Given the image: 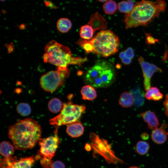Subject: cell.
<instances>
[{
	"mask_svg": "<svg viewBox=\"0 0 168 168\" xmlns=\"http://www.w3.org/2000/svg\"><path fill=\"white\" fill-rule=\"evenodd\" d=\"M135 95L134 96V102L137 106H142L144 103V99L142 93L138 89L135 91Z\"/></svg>",
	"mask_w": 168,
	"mask_h": 168,
	"instance_id": "cell-28",
	"label": "cell"
},
{
	"mask_svg": "<svg viewBox=\"0 0 168 168\" xmlns=\"http://www.w3.org/2000/svg\"><path fill=\"white\" fill-rule=\"evenodd\" d=\"M103 9L106 14L112 15L118 9V5L115 1L109 0L103 4Z\"/></svg>",
	"mask_w": 168,
	"mask_h": 168,
	"instance_id": "cell-24",
	"label": "cell"
},
{
	"mask_svg": "<svg viewBox=\"0 0 168 168\" xmlns=\"http://www.w3.org/2000/svg\"><path fill=\"white\" fill-rule=\"evenodd\" d=\"M15 147L9 142L4 141L0 144V153L4 158L11 157L14 152Z\"/></svg>",
	"mask_w": 168,
	"mask_h": 168,
	"instance_id": "cell-17",
	"label": "cell"
},
{
	"mask_svg": "<svg viewBox=\"0 0 168 168\" xmlns=\"http://www.w3.org/2000/svg\"><path fill=\"white\" fill-rule=\"evenodd\" d=\"M6 0H0V1H1V2H4L5 1H6Z\"/></svg>",
	"mask_w": 168,
	"mask_h": 168,
	"instance_id": "cell-36",
	"label": "cell"
},
{
	"mask_svg": "<svg viewBox=\"0 0 168 168\" xmlns=\"http://www.w3.org/2000/svg\"><path fill=\"white\" fill-rule=\"evenodd\" d=\"M129 168H139L138 167L136 166H131Z\"/></svg>",
	"mask_w": 168,
	"mask_h": 168,
	"instance_id": "cell-35",
	"label": "cell"
},
{
	"mask_svg": "<svg viewBox=\"0 0 168 168\" xmlns=\"http://www.w3.org/2000/svg\"><path fill=\"white\" fill-rule=\"evenodd\" d=\"M88 24L91 26L95 32L100 29L106 28L107 22L104 17L98 12L92 14Z\"/></svg>",
	"mask_w": 168,
	"mask_h": 168,
	"instance_id": "cell-11",
	"label": "cell"
},
{
	"mask_svg": "<svg viewBox=\"0 0 168 168\" xmlns=\"http://www.w3.org/2000/svg\"><path fill=\"white\" fill-rule=\"evenodd\" d=\"M149 146L147 142L145 141H138L136 146V151L139 154L141 155L145 154L148 152Z\"/></svg>",
	"mask_w": 168,
	"mask_h": 168,
	"instance_id": "cell-26",
	"label": "cell"
},
{
	"mask_svg": "<svg viewBox=\"0 0 168 168\" xmlns=\"http://www.w3.org/2000/svg\"><path fill=\"white\" fill-rule=\"evenodd\" d=\"M43 60L45 63L53 64L57 68H68L69 65H81L87 61L85 58L72 56L70 49L68 47L52 40L46 45Z\"/></svg>",
	"mask_w": 168,
	"mask_h": 168,
	"instance_id": "cell-3",
	"label": "cell"
},
{
	"mask_svg": "<svg viewBox=\"0 0 168 168\" xmlns=\"http://www.w3.org/2000/svg\"><path fill=\"white\" fill-rule=\"evenodd\" d=\"M165 112L166 115L168 117V94L166 96L165 99L163 102Z\"/></svg>",
	"mask_w": 168,
	"mask_h": 168,
	"instance_id": "cell-30",
	"label": "cell"
},
{
	"mask_svg": "<svg viewBox=\"0 0 168 168\" xmlns=\"http://www.w3.org/2000/svg\"><path fill=\"white\" fill-rule=\"evenodd\" d=\"M72 26L71 21L67 18H61L57 22V29L59 31L62 33L68 32L71 29Z\"/></svg>",
	"mask_w": 168,
	"mask_h": 168,
	"instance_id": "cell-20",
	"label": "cell"
},
{
	"mask_svg": "<svg viewBox=\"0 0 168 168\" xmlns=\"http://www.w3.org/2000/svg\"><path fill=\"white\" fill-rule=\"evenodd\" d=\"M94 30L92 27L88 24L82 26L80 31V37L83 39L89 40L91 39Z\"/></svg>",
	"mask_w": 168,
	"mask_h": 168,
	"instance_id": "cell-22",
	"label": "cell"
},
{
	"mask_svg": "<svg viewBox=\"0 0 168 168\" xmlns=\"http://www.w3.org/2000/svg\"><path fill=\"white\" fill-rule=\"evenodd\" d=\"M166 7L164 0H156L154 2L143 0L136 2L131 12L125 15V28L147 25L164 12Z\"/></svg>",
	"mask_w": 168,
	"mask_h": 168,
	"instance_id": "cell-2",
	"label": "cell"
},
{
	"mask_svg": "<svg viewBox=\"0 0 168 168\" xmlns=\"http://www.w3.org/2000/svg\"><path fill=\"white\" fill-rule=\"evenodd\" d=\"M63 107L61 101L56 98L51 99L48 104L49 110L53 113H56L59 112L62 110Z\"/></svg>",
	"mask_w": 168,
	"mask_h": 168,
	"instance_id": "cell-23",
	"label": "cell"
},
{
	"mask_svg": "<svg viewBox=\"0 0 168 168\" xmlns=\"http://www.w3.org/2000/svg\"><path fill=\"white\" fill-rule=\"evenodd\" d=\"M69 74L70 70L68 68H57L56 70L51 71L42 75L40 79V85L45 91L53 92L63 84Z\"/></svg>",
	"mask_w": 168,
	"mask_h": 168,
	"instance_id": "cell-8",
	"label": "cell"
},
{
	"mask_svg": "<svg viewBox=\"0 0 168 168\" xmlns=\"http://www.w3.org/2000/svg\"><path fill=\"white\" fill-rule=\"evenodd\" d=\"M168 135V132L161 127L153 130L151 134V137L154 142L158 144H161L166 141Z\"/></svg>",
	"mask_w": 168,
	"mask_h": 168,
	"instance_id": "cell-14",
	"label": "cell"
},
{
	"mask_svg": "<svg viewBox=\"0 0 168 168\" xmlns=\"http://www.w3.org/2000/svg\"><path fill=\"white\" fill-rule=\"evenodd\" d=\"M134 56V50L131 47L128 48L124 50L121 52L119 54L120 59L122 63L125 65L130 64Z\"/></svg>",
	"mask_w": 168,
	"mask_h": 168,
	"instance_id": "cell-19",
	"label": "cell"
},
{
	"mask_svg": "<svg viewBox=\"0 0 168 168\" xmlns=\"http://www.w3.org/2000/svg\"><path fill=\"white\" fill-rule=\"evenodd\" d=\"M84 132V127L80 122L69 124L66 128L68 134L72 138H77L82 135Z\"/></svg>",
	"mask_w": 168,
	"mask_h": 168,
	"instance_id": "cell-13",
	"label": "cell"
},
{
	"mask_svg": "<svg viewBox=\"0 0 168 168\" xmlns=\"http://www.w3.org/2000/svg\"><path fill=\"white\" fill-rule=\"evenodd\" d=\"M144 121L147 124L148 128L154 129L159 125L158 119L155 113L150 110H147L140 114Z\"/></svg>",
	"mask_w": 168,
	"mask_h": 168,
	"instance_id": "cell-12",
	"label": "cell"
},
{
	"mask_svg": "<svg viewBox=\"0 0 168 168\" xmlns=\"http://www.w3.org/2000/svg\"><path fill=\"white\" fill-rule=\"evenodd\" d=\"M141 137L142 139H146L148 138V135L147 133H143L142 134Z\"/></svg>",
	"mask_w": 168,
	"mask_h": 168,
	"instance_id": "cell-33",
	"label": "cell"
},
{
	"mask_svg": "<svg viewBox=\"0 0 168 168\" xmlns=\"http://www.w3.org/2000/svg\"><path fill=\"white\" fill-rule=\"evenodd\" d=\"M134 5V4L132 0H124L118 3V7L120 12L126 14L131 12Z\"/></svg>",
	"mask_w": 168,
	"mask_h": 168,
	"instance_id": "cell-21",
	"label": "cell"
},
{
	"mask_svg": "<svg viewBox=\"0 0 168 168\" xmlns=\"http://www.w3.org/2000/svg\"><path fill=\"white\" fill-rule=\"evenodd\" d=\"M40 125L31 118L17 121L8 128V136L15 149L23 150L32 148L40 138Z\"/></svg>",
	"mask_w": 168,
	"mask_h": 168,
	"instance_id": "cell-1",
	"label": "cell"
},
{
	"mask_svg": "<svg viewBox=\"0 0 168 168\" xmlns=\"http://www.w3.org/2000/svg\"><path fill=\"white\" fill-rule=\"evenodd\" d=\"M147 42L149 44H153L157 40L154 39L153 37L151 36L147 35Z\"/></svg>",
	"mask_w": 168,
	"mask_h": 168,
	"instance_id": "cell-31",
	"label": "cell"
},
{
	"mask_svg": "<svg viewBox=\"0 0 168 168\" xmlns=\"http://www.w3.org/2000/svg\"><path fill=\"white\" fill-rule=\"evenodd\" d=\"M89 41L92 46L93 52L103 57H108L118 50L119 38L110 30L99 32Z\"/></svg>",
	"mask_w": 168,
	"mask_h": 168,
	"instance_id": "cell-5",
	"label": "cell"
},
{
	"mask_svg": "<svg viewBox=\"0 0 168 168\" xmlns=\"http://www.w3.org/2000/svg\"><path fill=\"white\" fill-rule=\"evenodd\" d=\"M119 105L123 107L132 106L134 103L133 94L129 92L125 91L121 95L119 100Z\"/></svg>",
	"mask_w": 168,
	"mask_h": 168,
	"instance_id": "cell-16",
	"label": "cell"
},
{
	"mask_svg": "<svg viewBox=\"0 0 168 168\" xmlns=\"http://www.w3.org/2000/svg\"><path fill=\"white\" fill-rule=\"evenodd\" d=\"M56 129L54 136L44 139L40 138L39 140L40 146L36 159H40V163L43 168H50L52 162V159L55 155L56 151L60 143Z\"/></svg>",
	"mask_w": 168,
	"mask_h": 168,
	"instance_id": "cell-7",
	"label": "cell"
},
{
	"mask_svg": "<svg viewBox=\"0 0 168 168\" xmlns=\"http://www.w3.org/2000/svg\"><path fill=\"white\" fill-rule=\"evenodd\" d=\"M82 98L84 100H91L97 96V92L93 86L89 85L83 86L81 90Z\"/></svg>",
	"mask_w": 168,
	"mask_h": 168,
	"instance_id": "cell-15",
	"label": "cell"
},
{
	"mask_svg": "<svg viewBox=\"0 0 168 168\" xmlns=\"http://www.w3.org/2000/svg\"><path fill=\"white\" fill-rule=\"evenodd\" d=\"M77 44L81 46L86 53H90L93 52V48L89 40L80 39L77 41Z\"/></svg>",
	"mask_w": 168,
	"mask_h": 168,
	"instance_id": "cell-27",
	"label": "cell"
},
{
	"mask_svg": "<svg viewBox=\"0 0 168 168\" xmlns=\"http://www.w3.org/2000/svg\"><path fill=\"white\" fill-rule=\"evenodd\" d=\"M63 106L60 113L50 120V124L55 127L77 122L86 109L85 105L73 104L71 101L64 103Z\"/></svg>",
	"mask_w": 168,
	"mask_h": 168,
	"instance_id": "cell-6",
	"label": "cell"
},
{
	"mask_svg": "<svg viewBox=\"0 0 168 168\" xmlns=\"http://www.w3.org/2000/svg\"><path fill=\"white\" fill-rule=\"evenodd\" d=\"M163 95L159 89L155 87H151L146 91L145 95V97L148 100L158 101L163 97Z\"/></svg>",
	"mask_w": 168,
	"mask_h": 168,
	"instance_id": "cell-18",
	"label": "cell"
},
{
	"mask_svg": "<svg viewBox=\"0 0 168 168\" xmlns=\"http://www.w3.org/2000/svg\"><path fill=\"white\" fill-rule=\"evenodd\" d=\"M115 79L114 67L109 62L97 60L87 71L85 80L88 84L96 88H105L110 86Z\"/></svg>",
	"mask_w": 168,
	"mask_h": 168,
	"instance_id": "cell-4",
	"label": "cell"
},
{
	"mask_svg": "<svg viewBox=\"0 0 168 168\" xmlns=\"http://www.w3.org/2000/svg\"><path fill=\"white\" fill-rule=\"evenodd\" d=\"M35 159L30 156L16 160L15 157L11 156L1 159V166L2 168H31L35 163Z\"/></svg>",
	"mask_w": 168,
	"mask_h": 168,
	"instance_id": "cell-10",
	"label": "cell"
},
{
	"mask_svg": "<svg viewBox=\"0 0 168 168\" xmlns=\"http://www.w3.org/2000/svg\"><path fill=\"white\" fill-rule=\"evenodd\" d=\"M138 61L143 73L144 87L147 91L151 87V79L153 74L156 72H161L162 70L155 65L146 62L141 56L138 58Z\"/></svg>",
	"mask_w": 168,
	"mask_h": 168,
	"instance_id": "cell-9",
	"label": "cell"
},
{
	"mask_svg": "<svg viewBox=\"0 0 168 168\" xmlns=\"http://www.w3.org/2000/svg\"><path fill=\"white\" fill-rule=\"evenodd\" d=\"M45 4L48 7L52 8H55V7H56L51 2L46 0H45Z\"/></svg>",
	"mask_w": 168,
	"mask_h": 168,
	"instance_id": "cell-32",
	"label": "cell"
},
{
	"mask_svg": "<svg viewBox=\"0 0 168 168\" xmlns=\"http://www.w3.org/2000/svg\"><path fill=\"white\" fill-rule=\"evenodd\" d=\"M98 1L101 2H106L109 0H97Z\"/></svg>",
	"mask_w": 168,
	"mask_h": 168,
	"instance_id": "cell-34",
	"label": "cell"
},
{
	"mask_svg": "<svg viewBox=\"0 0 168 168\" xmlns=\"http://www.w3.org/2000/svg\"><path fill=\"white\" fill-rule=\"evenodd\" d=\"M17 112L22 116H27L30 113L31 110L30 106L27 103H21L16 106Z\"/></svg>",
	"mask_w": 168,
	"mask_h": 168,
	"instance_id": "cell-25",
	"label": "cell"
},
{
	"mask_svg": "<svg viewBox=\"0 0 168 168\" xmlns=\"http://www.w3.org/2000/svg\"><path fill=\"white\" fill-rule=\"evenodd\" d=\"M50 168H65V166L62 161H56L52 162Z\"/></svg>",
	"mask_w": 168,
	"mask_h": 168,
	"instance_id": "cell-29",
	"label": "cell"
}]
</instances>
